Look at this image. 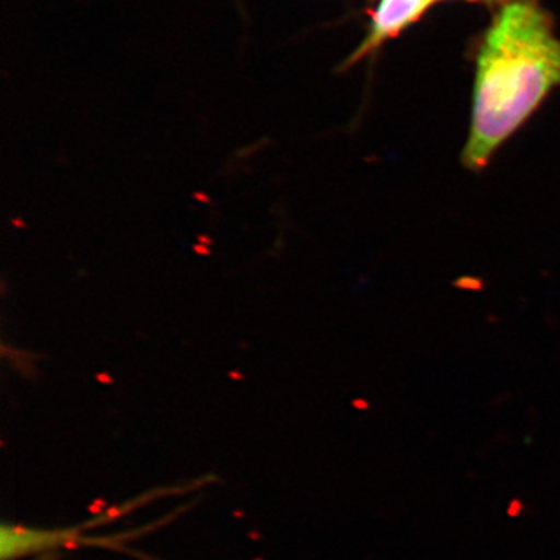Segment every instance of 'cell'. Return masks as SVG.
Returning a JSON list of instances; mask_svg holds the SVG:
<instances>
[{"instance_id": "obj_1", "label": "cell", "mask_w": 560, "mask_h": 560, "mask_svg": "<svg viewBox=\"0 0 560 560\" xmlns=\"http://www.w3.org/2000/svg\"><path fill=\"white\" fill-rule=\"evenodd\" d=\"M556 88H560V39L550 16L533 0L508 3L490 25L478 55L463 167L477 175L485 172Z\"/></svg>"}, {"instance_id": "obj_2", "label": "cell", "mask_w": 560, "mask_h": 560, "mask_svg": "<svg viewBox=\"0 0 560 560\" xmlns=\"http://www.w3.org/2000/svg\"><path fill=\"white\" fill-rule=\"evenodd\" d=\"M431 0H382L372 18L371 31L360 49L352 55L350 62L377 49L386 39L394 38L407 25L418 20L431 5Z\"/></svg>"}, {"instance_id": "obj_3", "label": "cell", "mask_w": 560, "mask_h": 560, "mask_svg": "<svg viewBox=\"0 0 560 560\" xmlns=\"http://www.w3.org/2000/svg\"><path fill=\"white\" fill-rule=\"evenodd\" d=\"M77 530L33 529L3 525L0 530V559L18 560L35 552L51 550L68 540L77 539Z\"/></svg>"}, {"instance_id": "obj_4", "label": "cell", "mask_w": 560, "mask_h": 560, "mask_svg": "<svg viewBox=\"0 0 560 560\" xmlns=\"http://www.w3.org/2000/svg\"><path fill=\"white\" fill-rule=\"evenodd\" d=\"M431 2H436V0H431Z\"/></svg>"}]
</instances>
